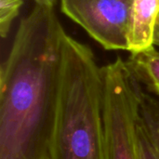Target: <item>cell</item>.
Returning <instances> with one entry per match:
<instances>
[{
	"label": "cell",
	"mask_w": 159,
	"mask_h": 159,
	"mask_svg": "<svg viewBox=\"0 0 159 159\" xmlns=\"http://www.w3.org/2000/svg\"><path fill=\"white\" fill-rule=\"evenodd\" d=\"M105 159H139L141 83L117 57L102 66Z\"/></svg>",
	"instance_id": "3"
},
{
	"label": "cell",
	"mask_w": 159,
	"mask_h": 159,
	"mask_svg": "<svg viewBox=\"0 0 159 159\" xmlns=\"http://www.w3.org/2000/svg\"><path fill=\"white\" fill-rule=\"evenodd\" d=\"M127 64L140 83L146 84L159 96V51L156 46L130 53Z\"/></svg>",
	"instance_id": "6"
},
{
	"label": "cell",
	"mask_w": 159,
	"mask_h": 159,
	"mask_svg": "<svg viewBox=\"0 0 159 159\" xmlns=\"http://www.w3.org/2000/svg\"><path fill=\"white\" fill-rule=\"evenodd\" d=\"M138 156L139 159H159L158 156L141 122L138 126Z\"/></svg>",
	"instance_id": "9"
},
{
	"label": "cell",
	"mask_w": 159,
	"mask_h": 159,
	"mask_svg": "<svg viewBox=\"0 0 159 159\" xmlns=\"http://www.w3.org/2000/svg\"><path fill=\"white\" fill-rule=\"evenodd\" d=\"M154 45L159 47V15L156 22V26H155V31H154V39H153Z\"/></svg>",
	"instance_id": "11"
},
{
	"label": "cell",
	"mask_w": 159,
	"mask_h": 159,
	"mask_svg": "<svg viewBox=\"0 0 159 159\" xmlns=\"http://www.w3.org/2000/svg\"><path fill=\"white\" fill-rule=\"evenodd\" d=\"M64 28L53 7L20 20L0 67V159H49Z\"/></svg>",
	"instance_id": "1"
},
{
	"label": "cell",
	"mask_w": 159,
	"mask_h": 159,
	"mask_svg": "<svg viewBox=\"0 0 159 159\" xmlns=\"http://www.w3.org/2000/svg\"><path fill=\"white\" fill-rule=\"evenodd\" d=\"M49 159H105L102 67L92 50L65 30Z\"/></svg>",
	"instance_id": "2"
},
{
	"label": "cell",
	"mask_w": 159,
	"mask_h": 159,
	"mask_svg": "<svg viewBox=\"0 0 159 159\" xmlns=\"http://www.w3.org/2000/svg\"><path fill=\"white\" fill-rule=\"evenodd\" d=\"M140 118L159 157V100L143 88L140 93Z\"/></svg>",
	"instance_id": "7"
},
{
	"label": "cell",
	"mask_w": 159,
	"mask_h": 159,
	"mask_svg": "<svg viewBox=\"0 0 159 159\" xmlns=\"http://www.w3.org/2000/svg\"><path fill=\"white\" fill-rule=\"evenodd\" d=\"M61 11L107 50H129L132 0H60Z\"/></svg>",
	"instance_id": "4"
},
{
	"label": "cell",
	"mask_w": 159,
	"mask_h": 159,
	"mask_svg": "<svg viewBox=\"0 0 159 159\" xmlns=\"http://www.w3.org/2000/svg\"><path fill=\"white\" fill-rule=\"evenodd\" d=\"M22 4L23 0H0V34L2 38L7 37Z\"/></svg>",
	"instance_id": "8"
},
{
	"label": "cell",
	"mask_w": 159,
	"mask_h": 159,
	"mask_svg": "<svg viewBox=\"0 0 159 159\" xmlns=\"http://www.w3.org/2000/svg\"><path fill=\"white\" fill-rule=\"evenodd\" d=\"M159 15V0H132L129 26V52L155 46L154 31Z\"/></svg>",
	"instance_id": "5"
},
{
	"label": "cell",
	"mask_w": 159,
	"mask_h": 159,
	"mask_svg": "<svg viewBox=\"0 0 159 159\" xmlns=\"http://www.w3.org/2000/svg\"><path fill=\"white\" fill-rule=\"evenodd\" d=\"M35 5L42 6V7H53L57 2V0H33Z\"/></svg>",
	"instance_id": "10"
}]
</instances>
